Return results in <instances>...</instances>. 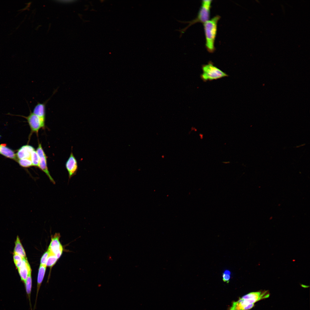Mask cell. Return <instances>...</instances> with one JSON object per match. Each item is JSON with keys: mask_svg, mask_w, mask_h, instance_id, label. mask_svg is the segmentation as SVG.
Wrapping results in <instances>:
<instances>
[{"mask_svg": "<svg viewBox=\"0 0 310 310\" xmlns=\"http://www.w3.org/2000/svg\"><path fill=\"white\" fill-rule=\"evenodd\" d=\"M220 16L217 15L204 23V28L206 39V47L210 53L215 50V42L217 29V24Z\"/></svg>", "mask_w": 310, "mask_h": 310, "instance_id": "obj_1", "label": "cell"}, {"mask_svg": "<svg viewBox=\"0 0 310 310\" xmlns=\"http://www.w3.org/2000/svg\"><path fill=\"white\" fill-rule=\"evenodd\" d=\"M212 0H203L202 1L201 5L198 12L196 17L194 19L189 21L178 20L179 22L182 23L188 24L185 27L177 30L180 33V37L186 31L187 28L193 24L197 23L200 22L204 23L209 20L210 18V9Z\"/></svg>", "mask_w": 310, "mask_h": 310, "instance_id": "obj_2", "label": "cell"}, {"mask_svg": "<svg viewBox=\"0 0 310 310\" xmlns=\"http://www.w3.org/2000/svg\"><path fill=\"white\" fill-rule=\"evenodd\" d=\"M203 73L201 75L202 80L204 82L211 81L227 77L228 75L214 66L211 61L208 64L202 66Z\"/></svg>", "mask_w": 310, "mask_h": 310, "instance_id": "obj_3", "label": "cell"}, {"mask_svg": "<svg viewBox=\"0 0 310 310\" xmlns=\"http://www.w3.org/2000/svg\"><path fill=\"white\" fill-rule=\"evenodd\" d=\"M29 115L27 117L22 116L26 118L29 125L32 133H38L39 130L41 128L45 127V121H44L37 115L31 112L30 110Z\"/></svg>", "mask_w": 310, "mask_h": 310, "instance_id": "obj_4", "label": "cell"}, {"mask_svg": "<svg viewBox=\"0 0 310 310\" xmlns=\"http://www.w3.org/2000/svg\"><path fill=\"white\" fill-rule=\"evenodd\" d=\"M36 151L39 158L38 167L46 174L51 181L55 184V181L49 171L47 166V157L41 144H39Z\"/></svg>", "mask_w": 310, "mask_h": 310, "instance_id": "obj_5", "label": "cell"}, {"mask_svg": "<svg viewBox=\"0 0 310 310\" xmlns=\"http://www.w3.org/2000/svg\"><path fill=\"white\" fill-rule=\"evenodd\" d=\"M270 293L268 290H261L248 293L241 298L250 304H254L260 300L269 297Z\"/></svg>", "mask_w": 310, "mask_h": 310, "instance_id": "obj_6", "label": "cell"}, {"mask_svg": "<svg viewBox=\"0 0 310 310\" xmlns=\"http://www.w3.org/2000/svg\"><path fill=\"white\" fill-rule=\"evenodd\" d=\"M60 235L56 233L52 237L51 241L48 248L49 252L55 254L57 259L61 255L63 248L59 241Z\"/></svg>", "mask_w": 310, "mask_h": 310, "instance_id": "obj_7", "label": "cell"}, {"mask_svg": "<svg viewBox=\"0 0 310 310\" xmlns=\"http://www.w3.org/2000/svg\"><path fill=\"white\" fill-rule=\"evenodd\" d=\"M65 167L70 179L76 174L78 169L77 162L72 152L66 163Z\"/></svg>", "mask_w": 310, "mask_h": 310, "instance_id": "obj_8", "label": "cell"}, {"mask_svg": "<svg viewBox=\"0 0 310 310\" xmlns=\"http://www.w3.org/2000/svg\"><path fill=\"white\" fill-rule=\"evenodd\" d=\"M18 269L21 280L24 283L29 274L31 272L26 258H23L22 264Z\"/></svg>", "mask_w": 310, "mask_h": 310, "instance_id": "obj_9", "label": "cell"}, {"mask_svg": "<svg viewBox=\"0 0 310 310\" xmlns=\"http://www.w3.org/2000/svg\"><path fill=\"white\" fill-rule=\"evenodd\" d=\"M254 304H249L241 298L232 302L229 310H249L254 306Z\"/></svg>", "mask_w": 310, "mask_h": 310, "instance_id": "obj_10", "label": "cell"}, {"mask_svg": "<svg viewBox=\"0 0 310 310\" xmlns=\"http://www.w3.org/2000/svg\"><path fill=\"white\" fill-rule=\"evenodd\" d=\"M35 150L34 148L29 145H24L19 149L16 154L17 157L19 159L27 158L30 159L32 152Z\"/></svg>", "mask_w": 310, "mask_h": 310, "instance_id": "obj_11", "label": "cell"}, {"mask_svg": "<svg viewBox=\"0 0 310 310\" xmlns=\"http://www.w3.org/2000/svg\"><path fill=\"white\" fill-rule=\"evenodd\" d=\"M46 266L40 265L39 268L37 279V289L36 300L33 310H35V309L36 308L38 293L44 277L46 269Z\"/></svg>", "mask_w": 310, "mask_h": 310, "instance_id": "obj_12", "label": "cell"}, {"mask_svg": "<svg viewBox=\"0 0 310 310\" xmlns=\"http://www.w3.org/2000/svg\"><path fill=\"white\" fill-rule=\"evenodd\" d=\"M44 102H38L34 108L32 113L42 120L45 121L46 104L48 101Z\"/></svg>", "mask_w": 310, "mask_h": 310, "instance_id": "obj_13", "label": "cell"}, {"mask_svg": "<svg viewBox=\"0 0 310 310\" xmlns=\"http://www.w3.org/2000/svg\"><path fill=\"white\" fill-rule=\"evenodd\" d=\"M0 154L8 158L16 160H18L14 151L5 145H0Z\"/></svg>", "mask_w": 310, "mask_h": 310, "instance_id": "obj_14", "label": "cell"}, {"mask_svg": "<svg viewBox=\"0 0 310 310\" xmlns=\"http://www.w3.org/2000/svg\"><path fill=\"white\" fill-rule=\"evenodd\" d=\"M24 283L27 297L29 302L30 308L31 310H32L31 302V296L32 288V279L31 272L29 274Z\"/></svg>", "mask_w": 310, "mask_h": 310, "instance_id": "obj_15", "label": "cell"}, {"mask_svg": "<svg viewBox=\"0 0 310 310\" xmlns=\"http://www.w3.org/2000/svg\"><path fill=\"white\" fill-rule=\"evenodd\" d=\"M14 253L20 255L23 258H26L25 251L18 237H17L15 242Z\"/></svg>", "mask_w": 310, "mask_h": 310, "instance_id": "obj_16", "label": "cell"}, {"mask_svg": "<svg viewBox=\"0 0 310 310\" xmlns=\"http://www.w3.org/2000/svg\"><path fill=\"white\" fill-rule=\"evenodd\" d=\"M49 255L46 261V266L51 267L55 264L58 259L55 254L50 253L49 252Z\"/></svg>", "mask_w": 310, "mask_h": 310, "instance_id": "obj_17", "label": "cell"}, {"mask_svg": "<svg viewBox=\"0 0 310 310\" xmlns=\"http://www.w3.org/2000/svg\"><path fill=\"white\" fill-rule=\"evenodd\" d=\"M30 160L32 166L38 167L39 163V158L35 150L31 153Z\"/></svg>", "mask_w": 310, "mask_h": 310, "instance_id": "obj_18", "label": "cell"}, {"mask_svg": "<svg viewBox=\"0 0 310 310\" xmlns=\"http://www.w3.org/2000/svg\"><path fill=\"white\" fill-rule=\"evenodd\" d=\"M17 161L20 165L24 168H28L32 166V162L30 159H19Z\"/></svg>", "mask_w": 310, "mask_h": 310, "instance_id": "obj_19", "label": "cell"}, {"mask_svg": "<svg viewBox=\"0 0 310 310\" xmlns=\"http://www.w3.org/2000/svg\"><path fill=\"white\" fill-rule=\"evenodd\" d=\"M23 258L20 255L14 253L13 259L16 266L18 269L21 266Z\"/></svg>", "mask_w": 310, "mask_h": 310, "instance_id": "obj_20", "label": "cell"}, {"mask_svg": "<svg viewBox=\"0 0 310 310\" xmlns=\"http://www.w3.org/2000/svg\"><path fill=\"white\" fill-rule=\"evenodd\" d=\"M231 272L229 270H226L224 271L222 274V277L223 281L226 283H228L230 278Z\"/></svg>", "mask_w": 310, "mask_h": 310, "instance_id": "obj_21", "label": "cell"}, {"mask_svg": "<svg viewBox=\"0 0 310 310\" xmlns=\"http://www.w3.org/2000/svg\"><path fill=\"white\" fill-rule=\"evenodd\" d=\"M49 251H47L42 256L40 261V265L46 266V261L49 255Z\"/></svg>", "mask_w": 310, "mask_h": 310, "instance_id": "obj_22", "label": "cell"}, {"mask_svg": "<svg viewBox=\"0 0 310 310\" xmlns=\"http://www.w3.org/2000/svg\"><path fill=\"white\" fill-rule=\"evenodd\" d=\"M58 2L61 3H62L67 4L71 3L74 2V1H75L74 0H61V1H57Z\"/></svg>", "mask_w": 310, "mask_h": 310, "instance_id": "obj_23", "label": "cell"}]
</instances>
